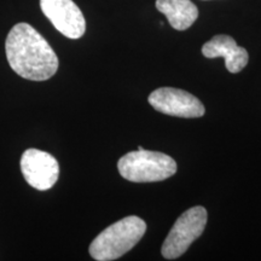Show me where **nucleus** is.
<instances>
[{"mask_svg":"<svg viewBox=\"0 0 261 261\" xmlns=\"http://www.w3.org/2000/svg\"><path fill=\"white\" fill-rule=\"evenodd\" d=\"M122 178L133 182L162 181L177 172V162L159 151L138 149L122 156L117 162Z\"/></svg>","mask_w":261,"mask_h":261,"instance_id":"7ed1b4c3","label":"nucleus"},{"mask_svg":"<svg viewBox=\"0 0 261 261\" xmlns=\"http://www.w3.org/2000/svg\"><path fill=\"white\" fill-rule=\"evenodd\" d=\"M44 15L61 34L69 39H79L86 31L85 17L73 0H40Z\"/></svg>","mask_w":261,"mask_h":261,"instance_id":"0eeeda50","label":"nucleus"},{"mask_svg":"<svg viewBox=\"0 0 261 261\" xmlns=\"http://www.w3.org/2000/svg\"><path fill=\"white\" fill-rule=\"evenodd\" d=\"M5 51L12 70L27 80H48L60 65L57 55L46 39L28 23L12 27L6 38Z\"/></svg>","mask_w":261,"mask_h":261,"instance_id":"f257e3e1","label":"nucleus"},{"mask_svg":"<svg viewBox=\"0 0 261 261\" xmlns=\"http://www.w3.org/2000/svg\"><path fill=\"white\" fill-rule=\"evenodd\" d=\"M207 225V211L201 205L192 207L178 218L162 244V256L173 260L181 256L201 236Z\"/></svg>","mask_w":261,"mask_h":261,"instance_id":"20e7f679","label":"nucleus"},{"mask_svg":"<svg viewBox=\"0 0 261 261\" xmlns=\"http://www.w3.org/2000/svg\"><path fill=\"white\" fill-rule=\"evenodd\" d=\"M149 103L166 115L196 119L204 115L205 109L198 98L191 93L173 87H161L149 96Z\"/></svg>","mask_w":261,"mask_h":261,"instance_id":"39448f33","label":"nucleus"},{"mask_svg":"<svg viewBox=\"0 0 261 261\" xmlns=\"http://www.w3.org/2000/svg\"><path fill=\"white\" fill-rule=\"evenodd\" d=\"M202 54L207 58L223 57L226 69L230 73H240L248 64V52L246 48L240 47L233 38L221 34L215 35L202 47Z\"/></svg>","mask_w":261,"mask_h":261,"instance_id":"6e6552de","label":"nucleus"},{"mask_svg":"<svg viewBox=\"0 0 261 261\" xmlns=\"http://www.w3.org/2000/svg\"><path fill=\"white\" fill-rule=\"evenodd\" d=\"M156 9L177 31H187L198 17V9L191 0H156Z\"/></svg>","mask_w":261,"mask_h":261,"instance_id":"1a4fd4ad","label":"nucleus"},{"mask_svg":"<svg viewBox=\"0 0 261 261\" xmlns=\"http://www.w3.org/2000/svg\"><path fill=\"white\" fill-rule=\"evenodd\" d=\"M22 174L31 187L37 190H48L60 177V165L48 152L38 149L25 150L21 158Z\"/></svg>","mask_w":261,"mask_h":261,"instance_id":"423d86ee","label":"nucleus"},{"mask_svg":"<svg viewBox=\"0 0 261 261\" xmlns=\"http://www.w3.org/2000/svg\"><path fill=\"white\" fill-rule=\"evenodd\" d=\"M146 231L144 220L136 215L126 217L103 230L90 244V255L97 261L121 257L142 240Z\"/></svg>","mask_w":261,"mask_h":261,"instance_id":"f03ea898","label":"nucleus"}]
</instances>
